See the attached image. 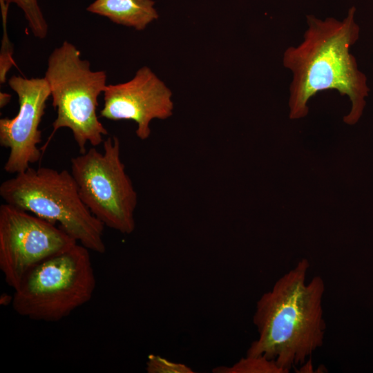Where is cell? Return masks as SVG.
Instances as JSON below:
<instances>
[{
	"instance_id": "12",
	"label": "cell",
	"mask_w": 373,
	"mask_h": 373,
	"mask_svg": "<svg viewBox=\"0 0 373 373\" xmlns=\"http://www.w3.org/2000/svg\"><path fill=\"white\" fill-rule=\"evenodd\" d=\"M21 9L33 35L39 39L46 37L48 26L41 10L38 0H6Z\"/></svg>"
},
{
	"instance_id": "5",
	"label": "cell",
	"mask_w": 373,
	"mask_h": 373,
	"mask_svg": "<svg viewBox=\"0 0 373 373\" xmlns=\"http://www.w3.org/2000/svg\"><path fill=\"white\" fill-rule=\"evenodd\" d=\"M89 251L77 243L36 265L14 289V311L31 320L53 323L89 302L96 287Z\"/></svg>"
},
{
	"instance_id": "3",
	"label": "cell",
	"mask_w": 373,
	"mask_h": 373,
	"mask_svg": "<svg viewBox=\"0 0 373 373\" xmlns=\"http://www.w3.org/2000/svg\"><path fill=\"white\" fill-rule=\"evenodd\" d=\"M0 195L6 203L58 224L90 251H106L105 226L82 201L71 172L30 166L2 182Z\"/></svg>"
},
{
	"instance_id": "8",
	"label": "cell",
	"mask_w": 373,
	"mask_h": 373,
	"mask_svg": "<svg viewBox=\"0 0 373 373\" xmlns=\"http://www.w3.org/2000/svg\"><path fill=\"white\" fill-rule=\"evenodd\" d=\"M8 85L18 97L19 111L12 118L0 119V145L10 150L3 170L19 173L39 160L42 151L39 126L45 113L50 88L45 77L27 78L13 75Z\"/></svg>"
},
{
	"instance_id": "6",
	"label": "cell",
	"mask_w": 373,
	"mask_h": 373,
	"mask_svg": "<svg viewBox=\"0 0 373 373\" xmlns=\"http://www.w3.org/2000/svg\"><path fill=\"white\" fill-rule=\"evenodd\" d=\"M104 151L95 146L71 159V173L79 195L105 227L124 234L135 228L137 194L121 160L120 142L109 136Z\"/></svg>"
},
{
	"instance_id": "15",
	"label": "cell",
	"mask_w": 373,
	"mask_h": 373,
	"mask_svg": "<svg viewBox=\"0 0 373 373\" xmlns=\"http://www.w3.org/2000/svg\"><path fill=\"white\" fill-rule=\"evenodd\" d=\"M11 95L4 92L0 93V108H2L6 106L10 101Z\"/></svg>"
},
{
	"instance_id": "4",
	"label": "cell",
	"mask_w": 373,
	"mask_h": 373,
	"mask_svg": "<svg viewBox=\"0 0 373 373\" xmlns=\"http://www.w3.org/2000/svg\"><path fill=\"white\" fill-rule=\"evenodd\" d=\"M50 88L57 117L52 131L41 149H46L55 132L69 128L80 154L86 151L88 143L97 146L108 132L97 115L98 97L107 87L104 70H92L90 62L82 59L78 48L64 41L48 57L44 75Z\"/></svg>"
},
{
	"instance_id": "14",
	"label": "cell",
	"mask_w": 373,
	"mask_h": 373,
	"mask_svg": "<svg viewBox=\"0 0 373 373\" xmlns=\"http://www.w3.org/2000/svg\"><path fill=\"white\" fill-rule=\"evenodd\" d=\"M146 370L148 373H193L188 365L169 361L158 355L148 356Z\"/></svg>"
},
{
	"instance_id": "9",
	"label": "cell",
	"mask_w": 373,
	"mask_h": 373,
	"mask_svg": "<svg viewBox=\"0 0 373 373\" xmlns=\"http://www.w3.org/2000/svg\"><path fill=\"white\" fill-rule=\"evenodd\" d=\"M172 92L148 66L139 68L124 83L107 85L100 116L109 120H131L135 134L142 140L151 135L153 119H166L173 115Z\"/></svg>"
},
{
	"instance_id": "1",
	"label": "cell",
	"mask_w": 373,
	"mask_h": 373,
	"mask_svg": "<svg viewBox=\"0 0 373 373\" xmlns=\"http://www.w3.org/2000/svg\"><path fill=\"white\" fill-rule=\"evenodd\" d=\"M355 7L349 9L343 20L306 16L307 28L303 41L288 47L283 54V66L292 73L289 86V118L305 117L309 99L318 93L336 90L351 102L343 121L356 124L362 115L369 88L365 75L358 69L350 49L357 41L359 27L355 21Z\"/></svg>"
},
{
	"instance_id": "7",
	"label": "cell",
	"mask_w": 373,
	"mask_h": 373,
	"mask_svg": "<svg viewBox=\"0 0 373 373\" xmlns=\"http://www.w3.org/2000/svg\"><path fill=\"white\" fill-rule=\"evenodd\" d=\"M77 243L50 222L6 202L0 206V269L13 289L36 265Z\"/></svg>"
},
{
	"instance_id": "11",
	"label": "cell",
	"mask_w": 373,
	"mask_h": 373,
	"mask_svg": "<svg viewBox=\"0 0 373 373\" xmlns=\"http://www.w3.org/2000/svg\"><path fill=\"white\" fill-rule=\"evenodd\" d=\"M213 373H285L273 361L263 356H247L231 366L220 365L212 370Z\"/></svg>"
},
{
	"instance_id": "10",
	"label": "cell",
	"mask_w": 373,
	"mask_h": 373,
	"mask_svg": "<svg viewBox=\"0 0 373 373\" xmlns=\"http://www.w3.org/2000/svg\"><path fill=\"white\" fill-rule=\"evenodd\" d=\"M86 10L137 30H144L159 17L153 0H95Z\"/></svg>"
},
{
	"instance_id": "13",
	"label": "cell",
	"mask_w": 373,
	"mask_h": 373,
	"mask_svg": "<svg viewBox=\"0 0 373 373\" xmlns=\"http://www.w3.org/2000/svg\"><path fill=\"white\" fill-rule=\"evenodd\" d=\"M10 3L6 0H0V6L2 17L3 24V38L1 41V48L0 51V83L4 84L7 80V73L12 68L15 66L13 59V46L10 42L7 32V21L8 15V9Z\"/></svg>"
},
{
	"instance_id": "2",
	"label": "cell",
	"mask_w": 373,
	"mask_h": 373,
	"mask_svg": "<svg viewBox=\"0 0 373 373\" xmlns=\"http://www.w3.org/2000/svg\"><path fill=\"white\" fill-rule=\"evenodd\" d=\"M309 268L304 258L280 277L259 298L253 316L258 337L246 355L273 360L285 373L303 364L323 344L325 285L319 276L307 283Z\"/></svg>"
},
{
	"instance_id": "16",
	"label": "cell",
	"mask_w": 373,
	"mask_h": 373,
	"mask_svg": "<svg viewBox=\"0 0 373 373\" xmlns=\"http://www.w3.org/2000/svg\"><path fill=\"white\" fill-rule=\"evenodd\" d=\"M301 367L300 368L298 372H314V369L312 363L311 357H309V360L307 361V363H304L301 365Z\"/></svg>"
},
{
	"instance_id": "17",
	"label": "cell",
	"mask_w": 373,
	"mask_h": 373,
	"mask_svg": "<svg viewBox=\"0 0 373 373\" xmlns=\"http://www.w3.org/2000/svg\"><path fill=\"white\" fill-rule=\"evenodd\" d=\"M13 296H9L6 294H3L0 298V304L3 305L12 304Z\"/></svg>"
}]
</instances>
